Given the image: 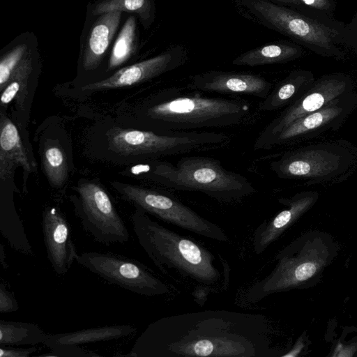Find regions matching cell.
<instances>
[{"label": "cell", "mask_w": 357, "mask_h": 357, "mask_svg": "<svg viewBox=\"0 0 357 357\" xmlns=\"http://www.w3.org/2000/svg\"><path fill=\"white\" fill-rule=\"evenodd\" d=\"M357 349V344H352V345H348L344 346L342 344H339L333 354V356H352Z\"/></svg>", "instance_id": "obj_34"}, {"label": "cell", "mask_w": 357, "mask_h": 357, "mask_svg": "<svg viewBox=\"0 0 357 357\" xmlns=\"http://www.w3.org/2000/svg\"><path fill=\"white\" fill-rule=\"evenodd\" d=\"M189 86L202 92L250 95L261 99L272 89V84L260 76L221 71L195 75Z\"/></svg>", "instance_id": "obj_16"}, {"label": "cell", "mask_w": 357, "mask_h": 357, "mask_svg": "<svg viewBox=\"0 0 357 357\" xmlns=\"http://www.w3.org/2000/svg\"><path fill=\"white\" fill-rule=\"evenodd\" d=\"M357 107L354 91L340 96L321 109L291 123L271 143L270 147L305 137H314L328 130H337Z\"/></svg>", "instance_id": "obj_13"}, {"label": "cell", "mask_w": 357, "mask_h": 357, "mask_svg": "<svg viewBox=\"0 0 357 357\" xmlns=\"http://www.w3.org/2000/svg\"><path fill=\"white\" fill-rule=\"evenodd\" d=\"M136 23L133 16L126 21L112 50L109 69H114L125 63L132 54L135 47Z\"/></svg>", "instance_id": "obj_24"}, {"label": "cell", "mask_w": 357, "mask_h": 357, "mask_svg": "<svg viewBox=\"0 0 357 357\" xmlns=\"http://www.w3.org/2000/svg\"><path fill=\"white\" fill-rule=\"evenodd\" d=\"M75 261L105 280L127 291L155 296L169 294L168 286L140 261L110 252H86Z\"/></svg>", "instance_id": "obj_10"}, {"label": "cell", "mask_w": 357, "mask_h": 357, "mask_svg": "<svg viewBox=\"0 0 357 357\" xmlns=\"http://www.w3.org/2000/svg\"><path fill=\"white\" fill-rule=\"evenodd\" d=\"M298 2L299 11L328 24H343L334 17L335 0H298Z\"/></svg>", "instance_id": "obj_28"}, {"label": "cell", "mask_w": 357, "mask_h": 357, "mask_svg": "<svg viewBox=\"0 0 357 357\" xmlns=\"http://www.w3.org/2000/svg\"><path fill=\"white\" fill-rule=\"evenodd\" d=\"M47 354L40 355L45 357H93L100 356L92 351L80 348L77 345H61L50 348Z\"/></svg>", "instance_id": "obj_30"}, {"label": "cell", "mask_w": 357, "mask_h": 357, "mask_svg": "<svg viewBox=\"0 0 357 357\" xmlns=\"http://www.w3.org/2000/svg\"><path fill=\"white\" fill-rule=\"evenodd\" d=\"M149 6L148 0H105L96 6L93 14L96 15L114 11H130L145 18L149 11Z\"/></svg>", "instance_id": "obj_27"}, {"label": "cell", "mask_w": 357, "mask_h": 357, "mask_svg": "<svg viewBox=\"0 0 357 357\" xmlns=\"http://www.w3.org/2000/svg\"><path fill=\"white\" fill-rule=\"evenodd\" d=\"M42 231L47 259L54 272L65 275L78 253L68 221L57 206H47L42 214Z\"/></svg>", "instance_id": "obj_14"}, {"label": "cell", "mask_w": 357, "mask_h": 357, "mask_svg": "<svg viewBox=\"0 0 357 357\" xmlns=\"http://www.w3.org/2000/svg\"><path fill=\"white\" fill-rule=\"evenodd\" d=\"M111 149L121 155L158 158L216 151L227 147L231 138L215 131L161 134L151 130L113 129L108 137Z\"/></svg>", "instance_id": "obj_6"}, {"label": "cell", "mask_w": 357, "mask_h": 357, "mask_svg": "<svg viewBox=\"0 0 357 357\" xmlns=\"http://www.w3.org/2000/svg\"><path fill=\"white\" fill-rule=\"evenodd\" d=\"M29 173L32 171L29 157L18 130L5 115L0 119V178L6 181L17 167Z\"/></svg>", "instance_id": "obj_18"}, {"label": "cell", "mask_w": 357, "mask_h": 357, "mask_svg": "<svg viewBox=\"0 0 357 357\" xmlns=\"http://www.w3.org/2000/svg\"><path fill=\"white\" fill-rule=\"evenodd\" d=\"M31 59L25 56L13 74L6 86L1 91V105H7L15 98L22 97L26 92L28 78L31 72Z\"/></svg>", "instance_id": "obj_26"}, {"label": "cell", "mask_w": 357, "mask_h": 357, "mask_svg": "<svg viewBox=\"0 0 357 357\" xmlns=\"http://www.w3.org/2000/svg\"><path fill=\"white\" fill-rule=\"evenodd\" d=\"M149 178L166 188L194 191L224 203L243 200L256 192L243 175L225 169L213 158L185 156L175 164L151 162Z\"/></svg>", "instance_id": "obj_4"}, {"label": "cell", "mask_w": 357, "mask_h": 357, "mask_svg": "<svg viewBox=\"0 0 357 357\" xmlns=\"http://www.w3.org/2000/svg\"><path fill=\"white\" fill-rule=\"evenodd\" d=\"M18 308L17 301L1 282L0 285V312L2 314L13 312Z\"/></svg>", "instance_id": "obj_31"}, {"label": "cell", "mask_w": 357, "mask_h": 357, "mask_svg": "<svg viewBox=\"0 0 357 357\" xmlns=\"http://www.w3.org/2000/svg\"><path fill=\"white\" fill-rule=\"evenodd\" d=\"M113 185L124 199L164 222L207 238L221 242L228 241L226 233L218 225L169 194L130 184Z\"/></svg>", "instance_id": "obj_9"}, {"label": "cell", "mask_w": 357, "mask_h": 357, "mask_svg": "<svg viewBox=\"0 0 357 357\" xmlns=\"http://www.w3.org/2000/svg\"><path fill=\"white\" fill-rule=\"evenodd\" d=\"M273 328L261 314L207 310L150 323L130 357H273Z\"/></svg>", "instance_id": "obj_1"}, {"label": "cell", "mask_w": 357, "mask_h": 357, "mask_svg": "<svg viewBox=\"0 0 357 357\" xmlns=\"http://www.w3.org/2000/svg\"><path fill=\"white\" fill-rule=\"evenodd\" d=\"M287 4H289L294 7H296V8L300 10V4L298 2V0H277Z\"/></svg>", "instance_id": "obj_37"}, {"label": "cell", "mask_w": 357, "mask_h": 357, "mask_svg": "<svg viewBox=\"0 0 357 357\" xmlns=\"http://www.w3.org/2000/svg\"><path fill=\"white\" fill-rule=\"evenodd\" d=\"M253 6L273 26L310 50L338 60L346 58L344 24H328L301 11L264 1L255 2Z\"/></svg>", "instance_id": "obj_7"}, {"label": "cell", "mask_w": 357, "mask_h": 357, "mask_svg": "<svg viewBox=\"0 0 357 357\" xmlns=\"http://www.w3.org/2000/svg\"><path fill=\"white\" fill-rule=\"evenodd\" d=\"M303 54V49L291 43H272L248 51L232 61L233 65L257 66L291 61Z\"/></svg>", "instance_id": "obj_22"}, {"label": "cell", "mask_w": 357, "mask_h": 357, "mask_svg": "<svg viewBox=\"0 0 357 357\" xmlns=\"http://www.w3.org/2000/svg\"><path fill=\"white\" fill-rule=\"evenodd\" d=\"M47 335V334L36 324L0 321V346L43 344Z\"/></svg>", "instance_id": "obj_23"}, {"label": "cell", "mask_w": 357, "mask_h": 357, "mask_svg": "<svg viewBox=\"0 0 357 357\" xmlns=\"http://www.w3.org/2000/svg\"><path fill=\"white\" fill-rule=\"evenodd\" d=\"M132 221L140 245L162 273L206 286L220 282L215 256L206 248L151 220L142 209L137 208Z\"/></svg>", "instance_id": "obj_3"}, {"label": "cell", "mask_w": 357, "mask_h": 357, "mask_svg": "<svg viewBox=\"0 0 357 357\" xmlns=\"http://www.w3.org/2000/svg\"><path fill=\"white\" fill-rule=\"evenodd\" d=\"M121 17L119 11L105 13L93 24L83 56L85 69L91 70L100 64L119 26Z\"/></svg>", "instance_id": "obj_19"}, {"label": "cell", "mask_w": 357, "mask_h": 357, "mask_svg": "<svg viewBox=\"0 0 357 357\" xmlns=\"http://www.w3.org/2000/svg\"><path fill=\"white\" fill-rule=\"evenodd\" d=\"M183 61L181 52L169 51L121 68L107 79L84 86L82 90L94 92L135 85L178 68Z\"/></svg>", "instance_id": "obj_15"}, {"label": "cell", "mask_w": 357, "mask_h": 357, "mask_svg": "<svg viewBox=\"0 0 357 357\" xmlns=\"http://www.w3.org/2000/svg\"><path fill=\"white\" fill-rule=\"evenodd\" d=\"M250 113L245 100L206 96L190 86L161 91L143 108L150 130L161 134L238 126Z\"/></svg>", "instance_id": "obj_2"}, {"label": "cell", "mask_w": 357, "mask_h": 357, "mask_svg": "<svg viewBox=\"0 0 357 357\" xmlns=\"http://www.w3.org/2000/svg\"><path fill=\"white\" fill-rule=\"evenodd\" d=\"M354 87L352 79L347 75L339 73L321 77L305 94L287 106L264 128L255 141L254 149H269L272 141L294 121L353 92Z\"/></svg>", "instance_id": "obj_12"}, {"label": "cell", "mask_w": 357, "mask_h": 357, "mask_svg": "<svg viewBox=\"0 0 357 357\" xmlns=\"http://www.w3.org/2000/svg\"><path fill=\"white\" fill-rule=\"evenodd\" d=\"M136 328L128 324L100 326L69 333L47 334L43 344L50 348L119 340L134 333Z\"/></svg>", "instance_id": "obj_20"}, {"label": "cell", "mask_w": 357, "mask_h": 357, "mask_svg": "<svg viewBox=\"0 0 357 357\" xmlns=\"http://www.w3.org/2000/svg\"><path fill=\"white\" fill-rule=\"evenodd\" d=\"M317 198V193L307 192L297 194L290 199H280L279 202L287 205V208L266 220L255 229L252 237L255 252L262 254L315 203Z\"/></svg>", "instance_id": "obj_17"}, {"label": "cell", "mask_w": 357, "mask_h": 357, "mask_svg": "<svg viewBox=\"0 0 357 357\" xmlns=\"http://www.w3.org/2000/svg\"><path fill=\"white\" fill-rule=\"evenodd\" d=\"M77 190L79 197L74 200L76 213L82 228L95 241L109 245L129 241L126 223L103 188L84 183Z\"/></svg>", "instance_id": "obj_11"}, {"label": "cell", "mask_w": 357, "mask_h": 357, "mask_svg": "<svg viewBox=\"0 0 357 357\" xmlns=\"http://www.w3.org/2000/svg\"><path fill=\"white\" fill-rule=\"evenodd\" d=\"M43 164L50 183L62 187L68 177V163L63 149L59 145L49 146L44 151Z\"/></svg>", "instance_id": "obj_25"}, {"label": "cell", "mask_w": 357, "mask_h": 357, "mask_svg": "<svg viewBox=\"0 0 357 357\" xmlns=\"http://www.w3.org/2000/svg\"><path fill=\"white\" fill-rule=\"evenodd\" d=\"M333 253L329 242L321 234L299 237L280 251L273 269L250 286L245 301L255 303L271 294L306 286L329 264Z\"/></svg>", "instance_id": "obj_5"}, {"label": "cell", "mask_w": 357, "mask_h": 357, "mask_svg": "<svg viewBox=\"0 0 357 357\" xmlns=\"http://www.w3.org/2000/svg\"><path fill=\"white\" fill-rule=\"evenodd\" d=\"M37 348L31 347L29 348H18L11 346H1L0 357H29L30 355L36 352Z\"/></svg>", "instance_id": "obj_33"}, {"label": "cell", "mask_w": 357, "mask_h": 357, "mask_svg": "<svg viewBox=\"0 0 357 357\" xmlns=\"http://www.w3.org/2000/svg\"><path fill=\"white\" fill-rule=\"evenodd\" d=\"M193 295H200L195 296V298L197 302H202V305H203L206 301L208 291H205L204 287L201 289L198 288V291L196 289L193 293Z\"/></svg>", "instance_id": "obj_36"}, {"label": "cell", "mask_w": 357, "mask_h": 357, "mask_svg": "<svg viewBox=\"0 0 357 357\" xmlns=\"http://www.w3.org/2000/svg\"><path fill=\"white\" fill-rule=\"evenodd\" d=\"M304 344L301 337L297 340L295 346L288 353L281 355V357H295L301 351Z\"/></svg>", "instance_id": "obj_35"}, {"label": "cell", "mask_w": 357, "mask_h": 357, "mask_svg": "<svg viewBox=\"0 0 357 357\" xmlns=\"http://www.w3.org/2000/svg\"><path fill=\"white\" fill-rule=\"evenodd\" d=\"M27 47L22 44L13 48L4 55L0 61V89L6 86L13 74L24 58Z\"/></svg>", "instance_id": "obj_29"}, {"label": "cell", "mask_w": 357, "mask_h": 357, "mask_svg": "<svg viewBox=\"0 0 357 357\" xmlns=\"http://www.w3.org/2000/svg\"><path fill=\"white\" fill-rule=\"evenodd\" d=\"M344 38L348 48L354 50L357 56V15L344 28Z\"/></svg>", "instance_id": "obj_32"}, {"label": "cell", "mask_w": 357, "mask_h": 357, "mask_svg": "<svg viewBox=\"0 0 357 357\" xmlns=\"http://www.w3.org/2000/svg\"><path fill=\"white\" fill-rule=\"evenodd\" d=\"M315 79L310 72L296 70L280 82L261 102L259 109L269 112L289 106L301 98L312 86Z\"/></svg>", "instance_id": "obj_21"}, {"label": "cell", "mask_w": 357, "mask_h": 357, "mask_svg": "<svg viewBox=\"0 0 357 357\" xmlns=\"http://www.w3.org/2000/svg\"><path fill=\"white\" fill-rule=\"evenodd\" d=\"M357 151L340 142H327L287 152L270 164L281 178L331 181L351 173L357 165Z\"/></svg>", "instance_id": "obj_8"}]
</instances>
